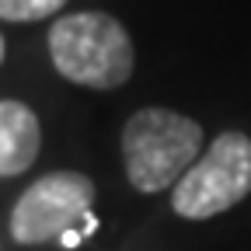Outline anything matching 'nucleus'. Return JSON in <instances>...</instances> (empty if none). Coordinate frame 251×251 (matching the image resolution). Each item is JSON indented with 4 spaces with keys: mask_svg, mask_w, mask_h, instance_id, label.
Segmentation results:
<instances>
[{
    "mask_svg": "<svg viewBox=\"0 0 251 251\" xmlns=\"http://www.w3.org/2000/svg\"><path fill=\"white\" fill-rule=\"evenodd\" d=\"M199 150L202 126L171 108H140L122 126L126 178L143 196L175 188L181 175L199 161Z\"/></svg>",
    "mask_w": 251,
    "mask_h": 251,
    "instance_id": "obj_1",
    "label": "nucleus"
},
{
    "mask_svg": "<svg viewBox=\"0 0 251 251\" xmlns=\"http://www.w3.org/2000/svg\"><path fill=\"white\" fill-rule=\"evenodd\" d=\"M42 150L39 115L25 101H0V178H14L35 164Z\"/></svg>",
    "mask_w": 251,
    "mask_h": 251,
    "instance_id": "obj_5",
    "label": "nucleus"
},
{
    "mask_svg": "<svg viewBox=\"0 0 251 251\" xmlns=\"http://www.w3.org/2000/svg\"><path fill=\"white\" fill-rule=\"evenodd\" d=\"M67 0H0V18L4 21H39L56 14Z\"/></svg>",
    "mask_w": 251,
    "mask_h": 251,
    "instance_id": "obj_6",
    "label": "nucleus"
},
{
    "mask_svg": "<svg viewBox=\"0 0 251 251\" xmlns=\"http://www.w3.org/2000/svg\"><path fill=\"white\" fill-rule=\"evenodd\" d=\"M80 241H84V230H80V227H77V230H67V234L59 237V244L67 248V251H74V248H77Z\"/></svg>",
    "mask_w": 251,
    "mask_h": 251,
    "instance_id": "obj_7",
    "label": "nucleus"
},
{
    "mask_svg": "<svg viewBox=\"0 0 251 251\" xmlns=\"http://www.w3.org/2000/svg\"><path fill=\"white\" fill-rule=\"evenodd\" d=\"M0 63H4V35H0Z\"/></svg>",
    "mask_w": 251,
    "mask_h": 251,
    "instance_id": "obj_8",
    "label": "nucleus"
},
{
    "mask_svg": "<svg viewBox=\"0 0 251 251\" xmlns=\"http://www.w3.org/2000/svg\"><path fill=\"white\" fill-rule=\"evenodd\" d=\"M251 192V136L220 133L209 150L171 188V209L181 220H209L234 209Z\"/></svg>",
    "mask_w": 251,
    "mask_h": 251,
    "instance_id": "obj_3",
    "label": "nucleus"
},
{
    "mask_svg": "<svg viewBox=\"0 0 251 251\" xmlns=\"http://www.w3.org/2000/svg\"><path fill=\"white\" fill-rule=\"evenodd\" d=\"M52 67L91 91H112L133 77V42L119 18L80 11L59 18L49 31Z\"/></svg>",
    "mask_w": 251,
    "mask_h": 251,
    "instance_id": "obj_2",
    "label": "nucleus"
},
{
    "mask_svg": "<svg viewBox=\"0 0 251 251\" xmlns=\"http://www.w3.org/2000/svg\"><path fill=\"white\" fill-rule=\"evenodd\" d=\"M94 206V181L80 171H52L25 188L11 213V237L18 244L59 241L67 230L84 227Z\"/></svg>",
    "mask_w": 251,
    "mask_h": 251,
    "instance_id": "obj_4",
    "label": "nucleus"
}]
</instances>
